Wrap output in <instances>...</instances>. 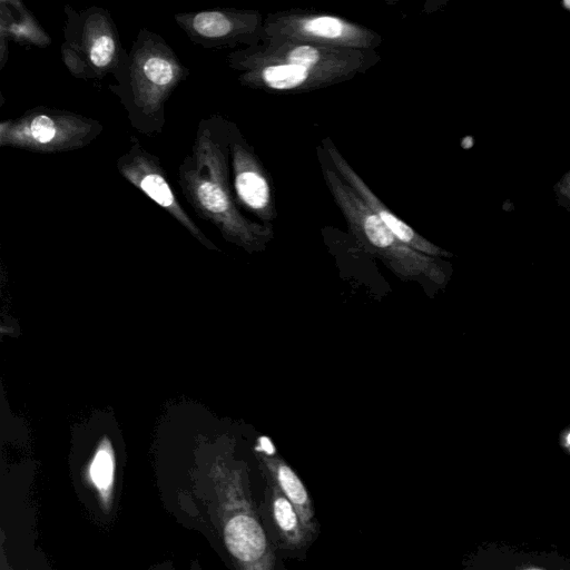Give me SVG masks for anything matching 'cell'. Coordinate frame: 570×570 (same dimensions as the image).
I'll use <instances>...</instances> for the list:
<instances>
[{
	"label": "cell",
	"instance_id": "1",
	"mask_svg": "<svg viewBox=\"0 0 570 570\" xmlns=\"http://www.w3.org/2000/svg\"><path fill=\"white\" fill-rule=\"evenodd\" d=\"M230 120L212 115L198 122L195 139L177 170L184 198L224 238L248 253L262 252L274 237L273 226L247 218L237 205L229 171Z\"/></svg>",
	"mask_w": 570,
	"mask_h": 570
},
{
	"label": "cell",
	"instance_id": "2",
	"mask_svg": "<svg viewBox=\"0 0 570 570\" xmlns=\"http://www.w3.org/2000/svg\"><path fill=\"white\" fill-rule=\"evenodd\" d=\"M375 50L320 47L263 38L226 57L240 85L269 94H304L352 80L380 62Z\"/></svg>",
	"mask_w": 570,
	"mask_h": 570
},
{
	"label": "cell",
	"instance_id": "3",
	"mask_svg": "<svg viewBox=\"0 0 570 570\" xmlns=\"http://www.w3.org/2000/svg\"><path fill=\"white\" fill-rule=\"evenodd\" d=\"M188 76L189 69L161 35L140 28L108 88L131 127L150 137L163 132L166 102Z\"/></svg>",
	"mask_w": 570,
	"mask_h": 570
},
{
	"label": "cell",
	"instance_id": "4",
	"mask_svg": "<svg viewBox=\"0 0 570 570\" xmlns=\"http://www.w3.org/2000/svg\"><path fill=\"white\" fill-rule=\"evenodd\" d=\"M210 505L235 570H277L278 557L261 520L245 462L218 456L209 471Z\"/></svg>",
	"mask_w": 570,
	"mask_h": 570
},
{
	"label": "cell",
	"instance_id": "5",
	"mask_svg": "<svg viewBox=\"0 0 570 570\" xmlns=\"http://www.w3.org/2000/svg\"><path fill=\"white\" fill-rule=\"evenodd\" d=\"M317 155L324 181L356 242L401 279L416 282L426 289L441 287L445 273L440 261L401 242L340 176L322 147Z\"/></svg>",
	"mask_w": 570,
	"mask_h": 570
},
{
	"label": "cell",
	"instance_id": "6",
	"mask_svg": "<svg viewBox=\"0 0 570 570\" xmlns=\"http://www.w3.org/2000/svg\"><path fill=\"white\" fill-rule=\"evenodd\" d=\"M61 59L68 71L80 80H102L118 69L126 49L107 9L91 6L80 10L63 8Z\"/></svg>",
	"mask_w": 570,
	"mask_h": 570
},
{
	"label": "cell",
	"instance_id": "7",
	"mask_svg": "<svg viewBox=\"0 0 570 570\" xmlns=\"http://www.w3.org/2000/svg\"><path fill=\"white\" fill-rule=\"evenodd\" d=\"M102 130L101 122L91 117L36 106L0 122V146L39 154L65 153L90 145Z\"/></svg>",
	"mask_w": 570,
	"mask_h": 570
},
{
	"label": "cell",
	"instance_id": "8",
	"mask_svg": "<svg viewBox=\"0 0 570 570\" xmlns=\"http://www.w3.org/2000/svg\"><path fill=\"white\" fill-rule=\"evenodd\" d=\"M264 38L286 39L320 47L375 50L380 33L344 17L301 9L265 16Z\"/></svg>",
	"mask_w": 570,
	"mask_h": 570
},
{
	"label": "cell",
	"instance_id": "9",
	"mask_svg": "<svg viewBox=\"0 0 570 570\" xmlns=\"http://www.w3.org/2000/svg\"><path fill=\"white\" fill-rule=\"evenodd\" d=\"M187 38L207 49L248 48L264 38L265 17L254 9L217 8L176 13Z\"/></svg>",
	"mask_w": 570,
	"mask_h": 570
},
{
	"label": "cell",
	"instance_id": "10",
	"mask_svg": "<svg viewBox=\"0 0 570 570\" xmlns=\"http://www.w3.org/2000/svg\"><path fill=\"white\" fill-rule=\"evenodd\" d=\"M229 171L235 200L262 224L272 226L277 217L271 175L237 125H229Z\"/></svg>",
	"mask_w": 570,
	"mask_h": 570
},
{
	"label": "cell",
	"instance_id": "11",
	"mask_svg": "<svg viewBox=\"0 0 570 570\" xmlns=\"http://www.w3.org/2000/svg\"><path fill=\"white\" fill-rule=\"evenodd\" d=\"M130 142L129 149L116 160L118 173L165 209L203 245L217 249L179 203L159 157L148 151L136 137L130 136Z\"/></svg>",
	"mask_w": 570,
	"mask_h": 570
},
{
	"label": "cell",
	"instance_id": "12",
	"mask_svg": "<svg viewBox=\"0 0 570 570\" xmlns=\"http://www.w3.org/2000/svg\"><path fill=\"white\" fill-rule=\"evenodd\" d=\"M264 479L265 488L258 512L278 559L305 560L314 539L289 500L268 478Z\"/></svg>",
	"mask_w": 570,
	"mask_h": 570
},
{
	"label": "cell",
	"instance_id": "13",
	"mask_svg": "<svg viewBox=\"0 0 570 570\" xmlns=\"http://www.w3.org/2000/svg\"><path fill=\"white\" fill-rule=\"evenodd\" d=\"M321 147L340 176L401 242L432 257L440 258L450 256L449 252L428 240L406 222L394 214L355 171L330 137L322 139Z\"/></svg>",
	"mask_w": 570,
	"mask_h": 570
},
{
	"label": "cell",
	"instance_id": "14",
	"mask_svg": "<svg viewBox=\"0 0 570 570\" xmlns=\"http://www.w3.org/2000/svg\"><path fill=\"white\" fill-rule=\"evenodd\" d=\"M255 450L262 474L289 500L307 532L315 540L320 532V523L309 491L293 468L275 451L266 450L262 440Z\"/></svg>",
	"mask_w": 570,
	"mask_h": 570
},
{
	"label": "cell",
	"instance_id": "15",
	"mask_svg": "<svg viewBox=\"0 0 570 570\" xmlns=\"http://www.w3.org/2000/svg\"><path fill=\"white\" fill-rule=\"evenodd\" d=\"M1 68L7 60V41L45 48L50 45L49 35L36 17L19 0H1Z\"/></svg>",
	"mask_w": 570,
	"mask_h": 570
},
{
	"label": "cell",
	"instance_id": "16",
	"mask_svg": "<svg viewBox=\"0 0 570 570\" xmlns=\"http://www.w3.org/2000/svg\"><path fill=\"white\" fill-rule=\"evenodd\" d=\"M85 480L95 491L99 505L109 513L116 483V453L108 436H102L85 469Z\"/></svg>",
	"mask_w": 570,
	"mask_h": 570
},
{
	"label": "cell",
	"instance_id": "17",
	"mask_svg": "<svg viewBox=\"0 0 570 570\" xmlns=\"http://www.w3.org/2000/svg\"><path fill=\"white\" fill-rule=\"evenodd\" d=\"M553 193L559 206L570 213V170L554 184Z\"/></svg>",
	"mask_w": 570,
	"mask_h": 570
},
{
	"label": "cell",
	"instance_id": "18",
	"mask_svg": "<svg viewBox=\"0 0 570 570\" xmlns=\"http://www.w3.org/2000/svg\"><path fill=\"white\" fill-rule=\"evenodd\" d=\"M567 443H568V445L570 446V433H569V434H568V436H567Z\"/></svg>",
	"mask_w": 570,
	"mask_h": 570
},
{
	"label": "cell",
	"instance_id": "19",
	"mask_svg": "<svg viewBox=\"0 0 570 570\" xmlns=\"http://www.w3.org/2000/svg\"><path fill=\"white\" fill-rule=\"evenodd\" d=\"M159 570H165V569H159Z\"/></svg>",
	"mask_w": 570,
	"mask_h": 570
}]
</instances>
